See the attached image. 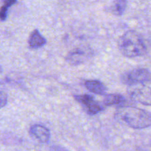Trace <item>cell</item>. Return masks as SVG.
I'll use <instances>...</instances> for the list:
<instances>
[{"mask_svg":"<svg viewBox=\"0 0 151 151\" xmlns=\"http://www.w3.org/2000/svg\"><path fill=\"white\" fill-rule=\"evenodd\" d=\"M119 47L123 56L135 58L145 55L147 47L142 37L134 30H128L119 38Z\"/></svg>","mask_w":151,"mask_h":151,"instance_id":"1","label":"cell"},{"mask_svg":"<svg viewBox=\"0 0 151 151\" xmlns=\"http://www.w3.org/2000/svg\"><path fill=\"white\" fill-rule=\"evenodd\" d=\"M117 115L122 121L134 129H144L151 124L150 114L135 107H123L118 110Z\"/></svg>","mask_w":151,"mask_h":151,"instance_id":"2","label":"cell"},{"mask_svg":"<svg viewBox=\"0 0 151 151\" xmlns=\"http://www.w3.org/2000/svg\"><path fill=\"white\" fill-rule=\"evenodd\" d=\"M122 82L128 85H135L150 81V73L145 68L133 70L122 76Z\"/></svg>","mask_w":151,"mask_h":151,"instance_id":"3","label":"cell"},{"mask_svg":"<svg viewBox=\"0 0 151 151\" xmlns=\"http://www.w3.org/2000/svg\"><path fill=\"white\" fill-rule=\"evenodd\" d=\"M136 86L131 92V97L137 102L145 105L147 106L150 105V84L146 85L143 84H135Z\"/></svg>","mask_w":151,"mask_h":151,"instance_id":"4","label":"cell"},{"mask_svg":"<svg viewBox=\"0 0 151 151\" xmlns=\"http://www.w3.org/2000/svg\"><path fill=\"white\" fill-rule=\"evenodd\" d=\"M75 99L83 105L86 113L89 115H95L103 110L101 105L94 98L88 94L75 96Z\"/></svg>","mask_w":151,"mask_h":151,"instance_id":"5","label":"cell"},{"mask_svg":"<svg viewBox=\"0 0 151 151\" xmlns=\"http://www.w3.org/2000/svg\"><path fill=\"white\" fill-rule=\"evenodd\" d=\"M30 133L41 143H47L50 138V132L44 126L41 124H34L30 127Z\"/></svg>","mask_w":151,"mask_h":151,"instance_id":"6","label":"cell"},{"mask_svg":"<svg viewBox=\"0 0 151 151\" xmlns=\"http://www.w3.org/2000/svg\"><path fill=\"white\" fill-rule=\"evenodd\" d=\"M84 85L90 92L95 94L104 95L107 90L105 84L98 80H87L84 83Z\"/></svg>","mask_w":151,"mask_h":151,"instance_id":"7","label":"cell"},{"mask_svg":"<svg viewBox=\"0 0 151 151\" xmlns=\"http://www.w3.org/2000/svg\"><path fill=\"white\" fill-rule=\"evenodd\" d=\"M28 43L29 47L32 49H38L42 47L47 43V41L38 30H34L29 36Z\"/></svg>","mask_w":151,"mask_h":151,"instance_id":"8","label":"cell"},{"mask_svg":"<svg viewBox=\"0 0 151 151\" xmlns=\"http://www.w3.org/2000/svg\"><path fill=\"white\" fill-rule=\"evenodd\" d=\"M86 53L84 50L75 49L68 54L66 59L72 65H78L83 62L86 59Z\"/></svg>","mask_w":151,"mask_h":151,"instance_id":"9","label":"cell"},{"mask_svg":"<svg viewBox=\"0 0 151 151\" xmlns=\"http://www.w3.org/2000/svg\"><path fill=\"white\" fill-rule=\"evenodd\" d=\"M125 99L123 96L117 93L106 95L103 99V103L106 106H114V105H122L125 102Z\"/></svg>","mask_w":151,"mask_h":151,"instance_id":"10","label":"cell"},{"mask_svg":"<svg viewBox=\"0 0 151 151\" xmlns=\"http://www.w3.org/2000/svg\"><path fill=\"white\" fill-rule=\"evenodd\" d=\"M128 1L127 0H114L111 7V11L115 16H122L126 10Z\"/></svg>","mask_w":151,"mask_h":151,"instance_id":"11","label":"cell"},{"mask_svg":"<svg viewBox=\"0 0 151 151\" xmlns=\"http://www.w3.org/2000/svg\"><path fill=\"white\" fill-rule=\"evenodd\" d=\"M8 8L9 7L3 5L0 8V20L5 21L7 17V13H8Z\"/></svg>","mask_w":151,"mask_h":151,"instance_id":"12","label":"cell"},{"mask_svg":"<svg viewBox=\"0 0 151 151\" xmlns=\"http://www.w3.org/2000/svg\"><path fill=\"white\" fill-rule=\"evenodd\" d=\"M7 103V95L4 92L0 91V109L4 107Z\"/></svg>","mask_w":151,"mask_h":151,"instance_id":"13","label":"cell"},{"mask_svg":"<svg viewBox=\"0 0 151 151\" xmlns=\"http://www.w3.org/2000/svg\"><path fill=\"white\" fill-rule=\"evenodd\" d=\"M3 2H4V5L6 6L7 7H11L12 5H13L14 4H16V1L17 0H2Z\"/></svg>","mask_w":151,"mask_h":151,"instance_id":"14","label":"cell"},{"mask_svg":"<svg viewBox=\"0 0 151 151\" xmlns=\"http://www.w3.org/2000/svg\"><path fill=\"white\" fill-rule=\"evenodd\" d=\"M52 151H67V150H66L63 149V148L59 147H55L52 149Z\"/></svg>","mask_w":151,"mask_h":151,"instance_id":"15","label":"cell"}]
</instances>
